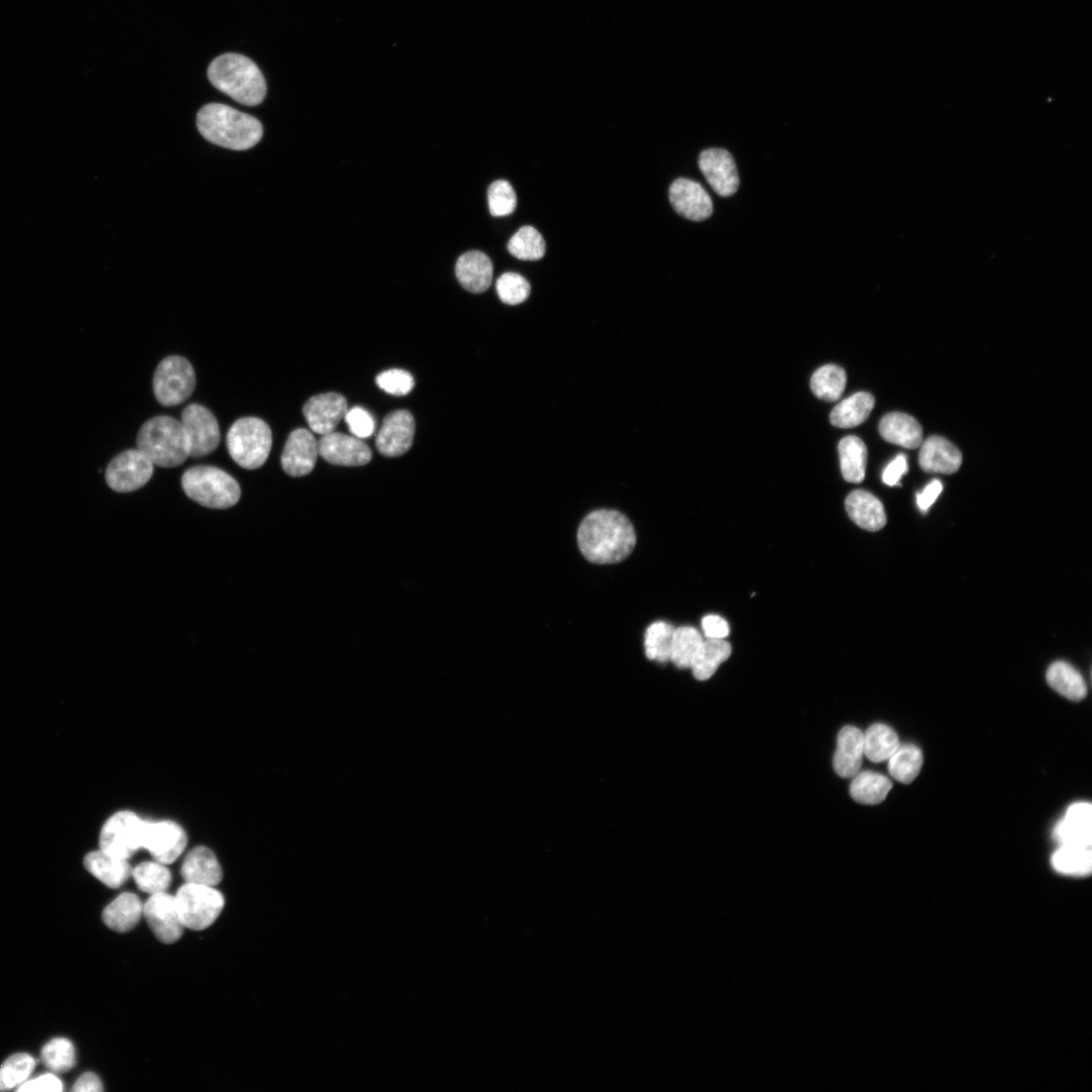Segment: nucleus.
Segmentation results:
<instances>
[{"label": "nucleus", "mask_w": 1092, "mask_h": 1092, "mask_svg": "<svg viewBox=\"0 0 1092 1092\" xmlns=\"http://www.w3.org/2000/svg\"><path fill=\"white\" fill-rule=\"evenodd\" d=\"M846 510L854 523L868 531H878L887 522L882 502L869 492H852L846 500Z\"/></svg>", "instance_id": "a878e982"}, {"label": "nucleus", "mask_w": 1092, "mask_h": 1092, "mask_svg": "<svg viewBox=\"0 0 1092 1092\" xmlns=\"http://www.w3.org/2000/svg\"><path fill=\"white\" fill-rule=\"evenodd\" d=\"M919 464L926 472L952 474L962 464L960 450L941 436H932L920 445Z\"/></svg>", "instance_id": "412c9836"}, {"label": "nucleus", "mask_w": 1092, "mask_h": 1092, "mask_svg": "<svg viewBox=\"0 0 1092 1092\" xmlns=\"http://www.w3.org/2000/svg\"><path fill=\"white\" fill-rule=\"evenodd\" d=\"M153 472V462L138 448L130 449L111 461L106 471V480L114 490L129 493L145 485Z\"/></svg>", "instance_id": "9d476101"}, {"label": "nucleus", "mask_w": 1092, "mask_h": 1092, "mask_svg": "<svg viewBox=\"0 0 1092 1092\" xmlns=\"http://www.w3.org/2000/svg\"><path fill=\"white\" fill-rule=\"evenodd\" d=\"M702 630L706 639L726 640L731 633L728 622L718 616H707L702 620Z\"/></svg>", "instance_id": "8fccbe9b"}, {"label": "nucleus", "mask_w": 1092, "mask_h": 1092, "mask_svg": "<svg viewBox=\"0 0 1092 1092\" xmlns=\"http://www.w3.org/2000/svg\"><path fill=\"white\" fill-rule=\"evenodd\" d=\"M874 405L871 394L857 393L836 406L831 414V422L838 428H854L868 419Z\"/></svg>", "instance_id": "7c9ffc66"}, {"label": "nucleus", "mask_w": 1092, "mask_h": 1092, "mask_svg": "<svg viewBox=\"0 0 1092 1092\" xmlns=\"http://www.w3.org/2000/svg\"><path fill=\"white\" fill-rule=\"evenodd\" d=\"M187 846V833L179 824L172 821L146 822L143 848L155 861L171 865L183 855Z\"/></svg>", "instance_id": "f8f14e48"}, {"label": "nucleus", "mask_w": 1092, "mask_h": 1092, "mask_svg": "<svg viewBox=\"0 0 1092 1092\" xmlns=\"http://www.w3.org/2000/svg\"><path fill=\"white\" fill-rule=\"evenodd\" d=\"M318 449L326 461L341 466H361L372 457L370 448L362 439L338 432L323 435Z\"/></svg>", "instance_id": "dca6fc26"}, {"label": "nucleus", "mask_w": 1092, "mask_h": 1092, "mask_svg": "<svg viewBox=\"0 0 1092 1092\" xmlns=\"http://www.w3.org/2000/svg\"><path fill=\"white\" fill-rule=\"evenodd\" d=\"M36 1067V1060L27 1053L11 1056L0 1066V1091L18 1088L26 1082Z\"/></svg>", "instance_id": "58836bf2"}, {"label": "nucleus", "mask_w": 1092, "mask_h": 1092, "mask_svg": "<svg viewBox=\"0 0 1092 1092\" xmlns=\"http://www.w3.org/2000/svg\"><path fill=\"white\" fill-rule=\"evenodd\" d=\"M178 909L186 929L203 931L211 926L225 906L224 895L214 886L184 884L176 895Z\"/></svg>", "instance_id": "0eeeda50"}, {"label": "nucleus", "mask_w": 1092, "mask_h": 1092, "mask_svg": "<svg viewBox=\"0 0 1092 1092\" xmlns=\"http://www.w3.org/2000/svg\"><path fill=\"white\" fill-rule=\"evenodd\" d=\"M42 1061L53 1072L65 1073L77 1063L75 1045L67 1038H56L42 1049Z\"/></svg>", "instance_id": "37998d69"}, {"label": "nucleus", "mask_w": 1092, "mask_h": 1092, "mask_svg": "<svg viewBox=\"0 0 1092 1092\" xmlns=\"http://www.w3.org/2000/svg\"><path fill=\"white\" fill-rule=\"evenodd\" d=\"M197 126L209 142L235 151L251 149L263 136L256 118L221 104L205 106L198 114Z\"/></svg>", "instance_id": "f03ea898"}, {"label": "nucleus", "mask_w": 1092, "mask_h": 1092, "mask_svg": "<svg viewBox=\"0 0 1092 1092\" xmlns=\"http://www.w3.org/2000/svg\"><path fill=\"white\" fill-rule=\"evenodd\" d=\"M863 738L862 731L855 727H845L839 733L834 768L840 777L852 778L860 772L864 756Z\"/></svg>", "instance_id": "4be33fe9"}, {"label": "nucleus", "mask_w": 1092, "mask_h": 1092, "mask_svg": "<svg viewBox=\"0 0 1092 1092\" xmlns=\"http://www.w3.org/2000/svg\"><path fill=\"white\" fill-rule=\"evenodd\" d=\"M922 765V753L913 745L900 746L888 760L890 775L902 784L913 782L919 775Z\"/></svg>", "instance_id": "f704fd0d"}, {"label": "nucleus", "mask_w": 1092, "mask_h": 1092, "mask_svg": "<svg viewBox=\"0 0 1092 1092\" xmlns=\"http://www.w3.org/2000/svg\"><path fill=\"white\" fill-rule=\"evenodd\" d=\"M488 209L494 217L511 215L517 207V196L507 181H497L487 191Z\"/></svg>", "instance_id": "a18cd8bd"}, {"label": "nucleus", "mask_w": 1092, "mask_h": 1092, "mask_svg": "<svg viewBox=\"0 0 1092 1092\" xmlns=\"http://www.w3.org/2000/svg\"><path fill=\"white\" fill-rule=\"evenodd\" d=\"M348 411L346 399L336 393L311 398L303 412L313 432L326 435L334 432Z\"/></svg>", "instance_id": "6ab92c4d"}, {"label": "nucleus", "mask_w": 1092, "mask_h": 1092, "mask_svg": "<svg viewBox=\"0 0 1092 1092\" xmlns=\"http://www.w3.org/2000/svg\"><path fill=\"white\" fill-rule=\"evenodd\" d=\"M699 168L719 196L728 198L738 192L740 187L738 169L733 156L727 150L703 151L699 157Z\"/></svg>", "instance_id": "4468645a"}, {"label": "nucleus", "mask_w": 1092, "mask_h": 1092, "mask_svg": "<svg viewBox=\"0 0 1092 1092\" xmlns=\"http://www.w3.org/2000/svg\"><path fill=\"white\" fill-rule=\"evenodd\" d=\"M137 447L153 464L166 468L177 467L191 456L182 422L170 416L148 420L138 433Z\"/></svg>", "instance_id": "20e7f679"}, {"label": "nucleus", "mask_w": 1092, "mask_h": 1092, "mask_svg": "<svg viewBox=\"0 0 1092 1092\" xmlns=\"http://www.w3.org/2000/svg\"><path fill=\"white\" fill-rule=\"evenodd\" d=\"M459 284L472 294L488 290L493 281V263L484 253L469 251L461 255L455 266Z\"/></svg>", "instance_id": "b1692460"}, {"label": "nucleus", "mask_w": 1092, "mask_h": 1092, "mask_svg": "<svg viewBox=\"0 0 1092 1092\" xmlns=\"http://www.w3.org/2000/svg\"><path fill=\"white\" fill-rule=\"evenodd\" d=\"M545 249L542 235L530 226L522 227L508 243L509 252L520 260H539L544 256Z\"/></svg>", "instance_id": "ea45409f"}, {"label": "nucleus", "mask_w": 1092, "mask_h": 1092, "mask_svg": "<svg viewBox=\"0 0 1092 1092\" xmlns=\"http://www.w3.org/2000/svg\"><path fill=\"white\" fill-rule=\"evenodd\" d=\"M182 876L187 883L217 886L223 879L222 867L215 853L207 847L193 849L185 858Z\"/></svg>", "instance_id": "393cba45"}, {"label": "nucleus", "mask_w": 1092, "mask_h": 1092, "mask_svg": "<svg viewBox=\"0 0 1092 1092\" xmlns=\"http://www.w3.org/2000/svg\"><path fill=\"white\" fill-rule=\"evenodd\" d=\"M892 789V782L876 772L864 771L854 776L850 792L852 798L864 805H877L885 800Z\"/></svg>", "instance_id": "2f4dec72"}, {"label": "nucleus", "mask_w": 1092, "mask_h": 1092, "mask_svg": "<svg viewBox=\"0 0 1092 1092\" xmlns=\"http://www.w3.org/2000/svg\"><path fill=\"white\" fill-rule=\"evenodd\" d=\"M208 77L217 90L244 106H258L266 96L265 79L260 70L240 54L217 58L209 67Z\"/></svg>", "instance_id": "7ed1b4c3"}, {"label": "nucleus", "mask_w": 1092, "mask_h": 1092, "mask_svg": "<svg viewBox=\"0 0 1092 1092\" xmlns=\"http://www.w3.org/2000/svg\"><path fill=\"white\" fill-rule=\"evenodd\" d=\"M344 419L350 432L357 438H368L374 433L375 422L372 416L363 408H352L347 411Z\"/></svg>", "instance_id": "de8ad7c7"}, {"label": "nucleus", "mask_w": 1092, "mask_h": 1092, "mask_svg": "<svg viewBox=\"0 0 1092 1092\" xmlns=\"http://www.w3.org/2000/svg\"><path fill=\"white\" fill-rule=\"evenodd\" d=\"M675 629L664 622L653 624L646 633L645 648L649 660L667 663L671 661Z\"/></svg>", "instance_id": "79ce46f5"}, {"label": "nucleus", "mask_w": 1092, "mask_h": 1092, "mask_svg": "<svg viewBox=\"0 0 1092 1092\" xmlns=\"http://www.w3.org/2000/svg\"><path fill=\"white\" fill-rule=\"evenodd\" d=\"M879 432L884 440L908 449H914L922 443V428L910 415L890 413L883 417Z\"/></svg>", "instance_id": "bb28decb"}, {"label": "nucleus", "mask_w": 1092, "mask_h": 1092, "mask_svg": "<svg viewBox=\"0 0 1092 1092\" xmlns=\"http://www.w3.org/2000/svg\"><path fill=\"white\" fill-rule=\"evenodd\" d=\"M132 877L137 887L150 895L167 892L172 883V872L168 865L144 862L133 868Z\"/></svg>", "instance_id": "4c0bfd02"}, {"label": "nucleus", "mask_w": 1092, "mask_h": 1092, "mask_svg": "<svg viewBox=\"0 0 1092 1092\" xmlns=\"http://www.w3.org/2000/svg\"><path fill=\"white\" fill-rule=\"evenodd\" d=\"M578 543L581 553L589 562L618 564L633 554L637 533L630 519L621 512L597 510L581 523Z\"/></svg>", "instance_id": "f257e3e1"}, {"label": "nucleus", "mask_w": 1092, "mask_h": 1092, "mask_svg": "<svg viewBox=\"0 0 1092 1092\" xmlns=\"http://www.w3.org/2000/svg\"><path fill=\"white\" fill-rule=\"evenodd\" d=\"M181 422L189 438L191 456L202 457L217 449L221 432L216 417L209 409L192 404L183 411Z\"/></svg>", "instance_id": "9b49d317"}, {"label": "nucleus", "mask_w": 1092, "mask_h": 1092, "mask_svg": "<svg viewBox=\"0 0 1092 1092\" xmlns=\"http://www.w3.org/2000/svg\"><path fill=\"white\" fill-rule=\"evenodd\" d=\"M847 385L846 371L837 365L830 364L817 369L810 381L813 394L821 400L834 402L839 400Z\"/></svg>", "instance_id": "c9c22d12"}, {"label": "nucleus", "mask_w": 1092, "mask_h": 1092, "mask_svg": "<svg viewBox=\"0 0 1092 1092\" xmlns=\"http://www.w3.org/2000/svg\"><path fill=\"white\" fill-rule=\"evenodd\" d=\"M1053 868L1065 875L1087 876L1091 873L1090 849L1061 846L1052 856Z\"/></svg>", "instance_id": "e433bc0d"}, {"label": "nucleus", "mask_w": 1092, "mask_h": 1092, "mask_svg": "<svg viewBox=\"0 0 1092 1092\" xmlns=\"http://www.w3.org/2000/svg\"><path fill=\"white\" fill-rule=\"evenodd\" d=\"M864 755L874 763L888 761L900 747L897 734L888 726L876 724L864 734Z\"/></svg>", "instance_id": "72a5a7b5"}, {"label": "nucleus", "mask_w": 1092, "mask_h": 1092, "mask_svg": "<svg viewBox=\"0 0 1092 1092\" xmlns=\"http://www.w3.org/2000/svg\"><path fill=\"white\" fill-rule=\"evenodd\" d=\"M414 434L412 414L405 410L393 412L383 422L375 439L376 448L385 456H401L411 448Z\"/></svg>", "instance_id": "2eb2a0df"}, {"label": "nucleus", "mask_w": 1092, "mask_h": 1092, "mask_svg": "<svg viewBox=\"0 0 1092 1092\" xmlns=\"http://www.w3.org/2000/svg\"><path fill=\"white\" fill-rule=\"evenodd\" d=\"M146 821L130 810L112 815L100 835V849L116 857L129 860L143 848Z\"/></svg>", "instance_id": "1a4fd4ad"}, {"label": "nucleus", "mask_w": 1092, "mask_h": 1092, "mask_svg": "<svg viewBox=\"0 0 1092 1092\" xmlns=\"http://www.w3.org/2000/svg\"><path fill=\"white\" fill-rule=\"evenodd\" d=\"M84 864L93 876L112 889L122 887L132 877L133 868L128 860L102 849L88 854Z\"/></svg>", "instance_id": "5701e85b"}, {"label": "nucleus", "mask_w": 1092, "mask_h": 1092, "mask_svg": "<svg viewBox=\"0 0 1092 1092\" xmlns=\"http://www.w3.org/2000/svg\"><path fill=\"white\" fill-rule=\"evenodd\" d=\"M669 197L675 211L688 220L701 222L714 213L711 196L700 184L691 180L679 179L674 182Z\"/></svg>", "instance_id": "f3484780"}, {"label": "nucleus", "mask_w": 1092, "mask_h": 1092, "mask_svg": "<svg viewBox=\"0 0 1092 1092\" xmlns=\"http://www.w3.org/2000/svg\"><path fill=\"white\" fill-rule=\"evenodd\" d=\"M186 494L195 502L213 509H226L238 503L241 488L226 471L209 465L188 469L182 478Z\"/></svg>", "instance_id": "39448f33"}, {"label": "nucleus", "mask_w": 1092, "mask_h": 1092, "mask_svg": "<svg viewBox=\"0 0 1092 1092\" xmlns=\"http://www.w3.org/2000/svg\"><path fill=\"white\" fill-rule=\"evenodd\" d=\"M272 446L269 426L256 417L237 420L227 434V447L234 461L245 469H257L267 460Z\"/></svg>", "instance_id": "423d86ee"}, {"label": "nucleus", "mask_w": 1092, "mask_h": 1092, "mask_svg": "<svg viewBox=\"0 0 1092 1092\" xmlns=\"http://www.w3.org/2000/svg\"><path fill=\"white\" fill-rule=\"evenodd\" d=\"M143 915L154 936L163 944L178 942L186 929L176 901L168 892L153 894L144 904Z\"/></svg>", "instance_id": "ddd939ff"}, {"label": "nucleus", "mask_w": 1092, "mask_h": 1092, "mask_svg": "<svg viewBox=\"0 0 1092 1092\" xmlns=\"http://www.w3.org/2000/svg\"><path fill=\"white\" fill-rule=\"evenodd\" d=\"M319 449L316 438L307 429L293 431L282 454L284 470L291 476L309 474L315 467Z\"/></svg>", "instance_id": "aec40b11"}, {"label": "nucleus", "mask_w": 1092, "mask_h": 1092, "mask_svg": "<svg viewBox=\"0 0 1092 1092\" xmlns=\"http://www.w3.org/2000/svg\"><path fill=\"white\" fill-rule=\"evenodd\" d=\"M144 905L138 895L125 892L112 901L103 912L105 924L117 932L135 929L143 916Z\"/></svg>", "instance_id": "cd10ccee"}, {"label": "nucleus", "mask_w": 1092, "mask_h": 1092, "mask_svg": "<svg viewBox=\"0 0 1092 1092\" xmlns=\"http://www.w3.org/2000/svg\"><path fill=\"white\" fill-rule=\"evenodd\" d=\"M75 1092H102L104 1091L103 1082L100 1077L93 1073L87 1072L83 1074L73 1087Z\"/></svg>", "instance_id": "864d4df0"}, {"label": "nucleus", "mask_w": 1092, "mask_h": 1092, "mask_svg": "<svg viewBox=\"0 0 1092 1092\" xmlns=\"http://www.w3.org/2000/svg\"><path fill=\"white\" fill-rule=\"evenodd\" d=\"M496 289L500 300L510 306L525 302L530 295V285L522 276L514 272L504 274L499 278Z\"/></svg>", "instance_id": "c03bdc74"}, {"label": "nucleus", "mask_w": 1092, "mask_h": 1092, "mask_svg": "<svg viewBox=\"0 0 1092 1092\" xmlns=\"http://www.w3.org/2000/svg\"><path fill=\"white\" fill-rule=\"evenodd\" d=\"M17 1091L19 1092H62L64 1091V1083L57 1075L52 1073H46L38 1076L34 1079H28L21 1084Z\"/></svg>", "instance_id": "09e8293b"}, {"label": "nucleus", "mask_w": 1092, "mask_h": 1092, "mask_svg": "<svg viewBox=\"0 0 1092 1092\" xmlns=\"http://www.w3.org/2000/svg\"><path fill=\"white\" fill-rule=\"evenodd\" d=\"M1049 686L1063 697L1079 702L1087 695V686L1081 674L1064 662L1052 664L1047 671Z\"/></svg>", "instance_id": "c756f323"}, {"label": "nucleus", "mask_w": 1092, "mask_h": 1092, "mask_svg": "<svg viewBox=\"0 0 1092 1092\" xmlns=\"http://www.w3.org/2000/svg\"><path fill=\"white\" fill-rule=\"evenodd\" d=\"M943 490V484L940 480L934 479L930 482L925 488L918 493L916 496V503L921 511H926L936 500L939 498Z\"/></svg>", "instance_id": "603ef678"}, {"label": "nucleus", "mask_w": 1092, "mask_h": 1092, "mask_svg": "<svg viewBox=\"0 0 1092 1092\" xmlns=\"http://www.w3.org/2000/svg\"><path fill=\"white\" fill-rule=\"evenodd\" d=\"M376 385L386 393L403 397L410 394L415 386L413 375L403 369H390L376 377Z\"/></svg>", "instance_id": "49530a36"}, {"label": "nucleus", "mask_w": 1092, "mask_h": 1092, "mask_svg": "<svg viewBox=\"0 0 1092 1092\" xmlns=\"http://www.w3.org/2000/svg\"><path fill=\"white\" fill-rule=\"evenodd\" d=\"M157 401L167 407L185 403L196 388V372L191 362L182 356H169L156 368L153 378Z\"/></svg>", "instance_id": "6e6552de"}, {"label": "nucleus", "mask_w": 1092, "mask_h": 1092, "mask_svg": "<svg viewBox=\"0 0 1092 1092\" xmlns=\"http://www.w3.org/2000/svg\"><path fill=\"white\" fill-rule=\"evenodd\" d=\"M1054 840L1065 847L1091 849L1092 844V806L1079 802L1071 805L1063 820L1054 829Z\"/></svg>", "instance_id": "a211bd4d"}, {"label": "nucleus", "mask_w": 1092, "mask_h": 1092, "mask_svg": "<svg viewBox=\"0 0 1092 1092\" xmlns=\"http://www.w3.org/2000/svg\"><path fill=\"white\" fill-rule=\"evenodd\" d=\"M732 655V646L726 640H703L698 648L691 668L699 681L711 679L723 663Z\"/></svg>", "instance_id": "c85d7f7f"}, {"label": "nucleus", "mask_w": 1092, "mask_h": 1092, "mask_svg": "<svg viewBox=\"0 0 1092 1092\" xmlns=\"http://www.w3.org/2000/svg\"><path fill=\"white\" fill-rule=\"evenodd\" d=\"M841 469L849 482H862L866 474L867 447L862 439L848 436L839 444Z\"/></svg>", "instance_id": "473e14b6"}, {"label": "nucleus", "mask_w": 1092, "mask_h": 1092, "mask_svg": "<svg viewBox=\"0 0 1092 1092\" xmlns=\"http://www.w3.org/2000/svg\"><path fill=\"white\" fill-rule=\"evenodd\" d=\"M703 640L702 635L694 628L683 627L675 630L671 653L673 664L679 669H690Z\"/></svg>", "instance_id": "a19ab883"}, {"label": "nucleus", "mask_w": 1092, "mask_h": 1092, "mask_svg": "<svg viewBox=\"0 0 1092 1092\" xmlns=\"http://www.w3.org/2000/svg\"><path fill=\"white\" fill-rule=\"evenodd\" d=\"M908 464L904 455L896 456L885 468L882 479L888 485H895L907 473Z\"/></svg>", "instance_id": "3c124183"}]
</instances>
